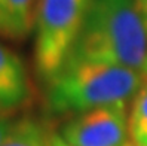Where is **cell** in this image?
<instances>
[{"mask_svg":"<svg viewBox=\"0 0 147 146\" xmlns=\"http://www.w3.org/2000/svg\"><path fill=\"white\" fill-rule=\"evenodd\" d=\"M129 136L137 146H147V79L132 98L131 115L128 118Z\"/></svg>","mask_w":147,"mask_h":146,"instance_id":"8","label":"cell"},{"mask_svg":"<svg viewBox=\"0 0 147 146\" xmlns=\"http://www.w3.org/2000/svg\"><path fill=\"white\" fill-rule=\"evenodd\" d=\"M28 96L30 85L21 58L0 45V112L21 106Z\"/></svg>","mask_w":147,"mask_h":146,"instance_id":"5","label":"cell"},{"mask_svg":"<svg viewBox=\"0 0 147 146\" xmlns=\"http://www.w3.org/2000/svg\"><path fill=\"white\" fill-rule=\"evenodd\" d=\"M12 125H13V122L11 121L9 118L0 115V142H2V140L5 139V136L9 133V130H11Z\"/></svg>","mask_w":147,"mask_h":146,"instance_id":"9","label":"cell"},{"mask_svg":"<svg viewBox=\"0 0 147 146\" xmlns=\"http://www.w3.org/2000/svg\"><path fill=\"white\" fill-rule=\"evenodd\" d=\"M52 136L36 119L24 118L13 122L0 146H54Z\"/></svg>","mask_w":147,"mask_h":146,"instance_id":"7","label":"cell"},{"mask_svg":"<svg viewBox=\"0 0 147 146\" xmlns=\"http://www.w3.org/2000/svg\"><path fill=\"white\" fill-rule=\"evenodd\" d=\"M52 145H54V146H70L59 134H54V136H52Z\"/></svg>","mask_w":147,"mask_h":146,"instance_id":"10","label":"cell"},{"mask_svg":"<svg viewBox=\"0 0 147 146\" xmlns=\"http://www.w3.org/2000/svg\"><path fill=\"white\" fill-rule=\"evenodd\" d=\"M146 76L131 69L101 61H67L48 84V103L57 113L126 105L141 88Z\"/></svg>","mask_w":147,"mask_h":146,"instance_id":"2","label":"cell"},{"mask_svg":"<svg viewBox=\"0 0 147 146\" xmlns=\"http://www.w3.org/2000/svg\"><path fill=\"white\" fill-rule=\"evenodd\" d=\"M126 146H137V145H134V143H128Z\"/></svg>","mask_w":147,"mask_h":146,"instance_id":"12","label":"cell"},{"mask_svg":"<svg viewBox=\"0 0 147 146\" xmlns=\"http://www.w3.org/2000/svg\"><path fill=\"white\" fill-rule=\"evenodd\" d=\"M138 5H140L141 14L144 16V21H146V25H147V0H138Z\"/></svg>","mask_w":147,"mask_h":146,"instance_id":"11","label":"cell"},{"mask_svg":"<svg viewBox=\"0 0 147 146\" xmlns=\"http://www.w3.org/2000/svg\"><path fill=\"white\" fill-rule=\"evenodd\" d=\"M42 0H0V36L22 40L36 27Z\"/></svg>","mask_w":147,"mask_h":146,"instance_id":"6","label":"cell"},{"mask_svg":"<svg viewBox=\"0 0 147 146\" xmlns=\"http://www.w3.org/2000/svg\"><path fill=\"white\" fill-rule=\"evenodd\" d=\"M91 0H42L36 20L34 60L39 76L51 82L65 64L83 29Z\"/></svg>","mask_w":147,"mask_h":146,"instance_id":"3","label":"cell"},{"mask_svg":"<svg viewBox=\"0 0 147 146\" xmlns=\"http://www.w3.org/2000/svg\"><path fill=\"white\" fill-rule=\"evenodd\" d=\"M79 60L122 66L147 78V25L138 0H91L67 61Z\"/></svg>","mask_w":147,"mask_h":146,"instance_id":"1","label":"cell"},{"mask_svg":"<svg viewBox=\"0 0 147 146\" xmlns=\"http://www.w3.org/2000/svg\"><path fill=\"white\" fill-rule=\"evenodd\" d=\"M126 105H113L77 113L61 130L70 146H126Z\"/></svg>","mask_w":147,"mask_h":146,"instance_id":"4","label":"cell"}]
</instances>
